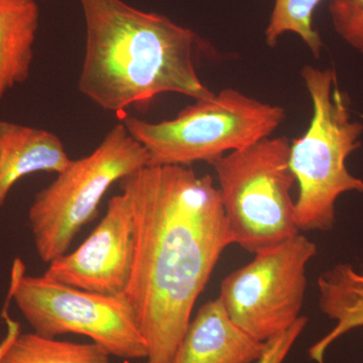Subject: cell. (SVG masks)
I'll return each instance as SVG.
<instances>
[{
    "instance_id": "cell-13",
    "label": "cell",
    "mask_w": 363,
    "mask_h": 363,
    "mask_svg": "<svg viewBox=\"0 0 363 363\" xmlns=\"http://www.w3.org/2000/svg\"><path fill=\"white\" fill-rule=\"evenodd\" d=\"M319 306L326 316L336 322L324 337L310 348V358L324 363L327 350L344 334L363 327V272L340 264L318 279Z\"/></svg>"
},
{
    "instance_id": "cell-7",
    "label": "cell",
    "mask_w": 363,
    "mask_h": 363,
    "mask_svg": "<svg viewBox=\"0 0 363 363\" xmlns=\"http://www.w3.org/2000/svg\"><path fill=\"white\" fill-rule=\"evenodd\" d=\"M7 298H13L33 332L40 335L57 338L77 334L102 346L111 357L147 358V343L124 295H101L45 276H26L23 264L16 260Z\"/></svg>"
},
{
    "instance_id": "cell-5",
    "label": "cell",
    "mask_w": 363,
    "mask_h": 363,
    "mask_svg": "<svg viewBox=\"0 0 363 363\" xmlns=\"http://www.w3.org/2000/svg\"><path fill=\"white\" fill-rule=\"evenodd\" d=\"M291 142L267 138L212 162L233 245L255 255L300 233Z\"/></svg>"
},
{
    "instance_id": "cell-14",
    "label": "cell",
    "mask_w": 363,
    "mask_h": 363,
    "mask_svg": "<svg viewBox=\"0 0 363 363\" xmlns=\"http://www.w3.org/2000/svg\"><path fill=\"white\" fill-rule=\"evenodd\" d=\"M111 357L94 342L75 343L21 332L0 363H111Z\"/></svg>"
},
{
    "instance_id": "cell-2",
    "label": "cell",
    "mask_w": 363,
    "mask_h": 363,
    "mask_svg": "<svg viewBox=\"0 0 363 363\" xmlns=\"http://www.w3.org/2000/svg\"><path fill=\"white\" fill-rule=\"evenodd\" d=\"M85 51L78 89L100 108L121 112L166 93L195 100L214 94L194 56L201 39L164 14L123 0H79Z\"/></svg>"
},
{
    "instance_id": "cell-9",
    "label": "cell",
    "mask_w": 363,
    "mask_h": 363,
    "mask_svg": "<svg viewBox=\"0 0 363 363\" xmlns=\"http://www.w3.org/2000/svg\"><path fill=\"white\" fill-rule=\"evenodd\" d=\"M135 257V223L125 193L113 196L106 213L84 242L50 262L43 276L63 285L123 296Z\"/></svg>"
},
{
    "instance_id": "cell-4",
    "label": "cell",
    "mask_w": 363,
    "mask_h": 363,
    "mask_svg": "<svg viewBox=\"0 0 363 363\" xmlns=\"http://www.w3.org/2000/svg\"><path fill=\"white\" fill-rule=\"evenodd\" d=\"M195 101L175 118L161 123L133 116L124 119L128 133L149 154V166L212 164L228 152L271 138L286 119L283 107L233 88Z\"/></svg>"
},
{
    "instance_id": "cell-6",
    "label": "cell",
    "mask_w": 363,
    "mask_h": 363,
    "mask_svg": "<svg viewBox=\"0 0 363 363\" xmlns=\"http://www.w3.org/2000/svg\"><path fill=\"white\" fill-rule=\"evenodd\" d=\"M142 143L116 124L88 156L71 161L28 209V223L40 260L49 264L68 252L79 231L97 214L113 184L149 166Z\"/></svg>"
},
{
    "instance_id": "cell-16",
    "label": "cell",
    "mask_w": 363,
    "mask_h": 363,
    "mask_svg": "<svg viewBox=\"0 0 363 363\" xmlns=\"http://www.w3.org/2000/svg\"><path fill=\"white\" fill-rule=\"evenodd\" d=\"M328 11L341 40L363 54V0H329Z\"/></svg>"
},
{
    "instance_id": "cell-17",
    "label": "cell",
    "mask_w": 363,
    "mask_h": 363,
    "mask_svg": "<svg viewBox=\"0 0 363 363\" xmlns=\"http://www.w3.org/2000/svg\"><path fill=\"white\" fill-rule=\"evenodd\" d=\"M307 324V318L301 316L290 328L267 340L262 354L255 362L284 363Z\"/></svg>"
},
{
    "instance_id": "cell-10",
    "label": "cell",
    "mask_w": 363,
    "mask_h": 363,
    "mask_svg": "<svg viewBox=\"0 0 363 363\" xmlns=\"http://www.w3.org/2000/svg\"><path fill=\"white\" fill-rule=\"evenodd\" d=\"M264 343L234 323L216 298L191 319L172 363H252Z\"/></svg>"
},
{
    "instance_id": "cell-1",
    "label": "cell",
    "mask_w": 363,
    "mask_h": 363,
    "mask_svg": "<svg viewBox=\"0 0 363 363\" xmlns=\"http://www.w3.org/2000/svg\"><path fill=\"white\" fill-rule=\"evenodd\" d=\"M135 223L124 297L147 343L145 363H172L193 308L233 245L213 179L187 166H147L119 182Z\"/></svg>"
},
{
    "instance_id": "cell-15",
    "label": "cell",
    "mask_w": 363,
    "mask_h": 363,
    "mask_svg": "<svg viewBox=\"0 0 363 363\" xmlns=\"http://www.w3.org/2000/svg\"><path fill=\"white\" fill-rule=\"evenodd\" d=\"M321 0H274L266 28V42L276 47L281 35L293 33L301 38L315 57L321 55L323 40L313 26V14Z\"/></svg>"
},
{
    "instance_id": "cell-11",
    "label": "cell",
    "mask_w": 363,
    "mask_h": 363,
    "mask_svg": "<svg viewBox=\"0 0 363 363\" xmlns=\"http://www.w3.org/2000/svg\"><path fill=\"white\" fill-rule=\"evenodd\" d=\"M71 161L51 131L0 121V207L23 177L38 172L59 174Z\"/></svg>"
},
{
    "instance_id": "cell-3",
    "label": "cell",
    "mask_w": 363,
    "mask_h": 363,
    "mask_svg": "<svg viewBox=\"0 0 363 363\" xmlns=\"http://www.w3.org/2000/svg\"><path fill=\"white\" fill-rule=\"evenodd\" d=\"M301 75L313 113L307 131L291 143L290 166L298 186L296 220L300 231H327L335 224L339 197L363 193V180L346 166L362 147L363 124L352 118L334 69L305 66Z\"/></svg>"
},
{
    "instance_id": "cell-8",
    "label": "cell",
    "mask_w": 363,
    "mask_h": 363,
    "mask_svg": "<svg viewBox=\"0 0 363 363\" xmlns=\"http://www.w3.org/2000/svg\"><path fill=\"white\" fill-rule=\"evenodd\" d=\"M317 245L302 234L255 253L224 278L219 300L231 320L257 340L286 331L300 318L307 266Z\"/></svg>"
},
{
    "instance_id": "cell-18",
    "label": "cell",
    "mask_w": 363,
    "mask_h": 363,
    "mask_svg": "<svg viewBox=\"0 0 363 363\" xmlns=\"http://www.w3.org/2000/svg\"><path fill=\"white\" fill-rule=\"evenodd\" d=\"M2 316H4V320H6V333L4 339L0 341V362H1L4 355L6 354L9 346H11V343L13 342L14 339L18 337V334L21 333L20 323L9 317V314L7 313L6 309H4V313H2Z\"/></svg>"
},
{
    "instance_id": "cell-12",
    "label": "cell",
    "mask_w": 363,
    "mask_h": 363,
    "mask_svg": "<svg viewBox=\"0 0 363 363\" xmlns=\"http://www.w3.org/2000/svg\"><path fill=\"white\" fill-rule=\"evenodd\" d=\"M40 18L35 0H0V104L30 78Z\"/></svg>"
}]
</instances>
